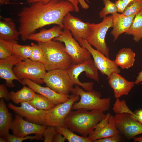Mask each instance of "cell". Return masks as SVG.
I'll use <instances>...</instances> for the list:
<instances>
[{
	"instance_id": "47",
	"label": "cell",
	"mask_w": 142,
	"mask_h": 142,
	"mask_svg": "<svg viewBox=\"0 0 142 142\" xmlns=\"http://www.w3.org/2000/svg\"><path fill=\"white\" fill-rule=\"evenodd\" d=\"M10 0H0V4H7L9 3Z\"/></svg>"
},
{
	"instance_id": "15",
	"label": "cell",
	"mask_w": 142,
	"mask_h": 142,
	"mask_svg": "<svg viewBox=\"0 0 142 142\" xmlns=\"http://www.w3.org/2000/svg\"><path fill=\"white\" fill-rule=\"evenodd\" d=\"M25 59L16 54L13 55L4 59H0V77L5 80L6 86L9 88L15 86L13 82L17 80L24 85L22 80L19 79L15 74L13 67L19 62Z\"/></svg>"
},
{
	"instance_id": "16",
	"label": "cell",
	"mask_w": 142,
	"mask_h": 142,
	"mask_svg": "<svg viewBox=\"0 0 142 142\" xmlns=\"http://www.w3.org/2000/svg\"><path fill=\"white\" fill-rule=\"evenodd\" d=\"M119 133L115 126L114 116L108 113L87 137L91 142H94L98 139L119 134Z\"/></svg>"
},
{
	"instance_id": "8",
	"label": "cell",
	"mask_w": 142,
	"mask_h": 142,
	"mask_svg": "<svg viewBox=\"0 0 142 142\" xmlns=\"http://www.w3.org/2000/svg\"><path fill=\"white\" fill-rule=\"evenodd\" d=\"M43 80L48 87L64 95H69L74 85L67 70L56 69L47 71Z\"/></svg>"
},
{
	"instance_id": "26",
	"label": "cell",
	"mask_w": 142,
	"mask_h": 142,
	"mask_svg": "<svg viewBox=\"0 0 142 142\" xmlns=\"http://www.w3.org/2000/svg\"><path fill=\"white\" fill-rule=\"evenodd\" d=\"M125 33L132 36L136 42L142 38V10L136 14L129 29Z\"/></svg>"
},
{
	"instance_id": "7",
	"label": "cell",
	"mask_w": 142,
	"mask_h": 142,
	"mask_svg": "<svg viewBox=\"0 0 142 142\" xmlns=\"http://www.w3.org/2000/svg\"><path fill=\"white\" fill-rule=\"evenodd\" d=\"M98 70L92 59L80 64H73L67 69L69 74L74 85L82 87L86 91L93 90V83L92 82L83 83L79 80V76L82 72H84L87 77L98 82L99 79Z\"/></svg>"
},
{
	"instance_id": "24",
	"label": "cell",
	"mask_w": 142,
	"mask_h": 142,
	"mask_svg": "<svg viewBox=\"0 0 142 142\" xmlns=\"http://www.w3.org/2000/svg\"><path fill=\"white\" fill-rule=\"evenodd\" d=\"M135 53L130 48H123L117 53L114 61L117 65L123 69L132 67L135 61Z\"/></svg>"
},
{
	"instance_id": "41",
	"label": "cell",
	"mask_w": 142,
	"mask_h": 142,
	"mask_svg": "<svg viewBox=\"0 0 142 142\" xmlns=\"http://www.w3.org/2000/svg\"><path fill=\"white\" fill-rule=\"evenodd\" d=\"M115 4L117 8L118 12L122 14L126 8L122 0H117L115 1Z\"/></svg>"
},
{
	"instance_id": "5",
	"label": "cell",
	"mask_w": 142,
	"mask_h": 142,
	"mask_svg": "<svg viewBox=\"0 0 142 142\" xmlns=\"http://www.w3.org/2000/svg\"><path fill=\"white\" fill-rule=\"evenodd\" d=\"M112 27V16H106L98 24L90 23L86 39L91 45L109 58V49L105 38L108 29Z\"/></svg>"
},
{
	"instance_id": "46",
	"label": "cell",
	"mask_w": 142,
	"mask_h": 142,
	"mask_svg": "<svg viewBox=\"0 0 142 142\" xmlns=\"http://www.w3.org/2000/svg\"><path fill=\"white\" fill-rule=\"evenodd\" d=\"M134 142H142V136L139 137H135L133 138Z\"/></svg>"
},
{
	"instance_id": "29",
	"label": "cell",
	"mask_w": 142,
	"mask_h": 142,
	"mask_svg": "<svg viewBox=\"0 0 142 142\" xmlns=\"http://www.w3.org/2000/svg\"><path fill=\"white\" fill-rule=\"evenodd\" d=\"M14 54L19 55L25 60L29 59L32 54L33 48L31 45H23L15 42L13 47Z\"/></svg>"
},
{
	"instance_id": "37",
	"label": "cell",
	"mask_w": 142,
	"mask_h": 142,
	"mask_svg": "<svg viewBox=\"0 0 142 142\" xmlns=\"http://www.w3.org/2000/svg\"><path fill=\"white\" fill-rule=\"evenodd\" d=\"M0 98L4 99L7 101L11 99L10 93L8 92L6 86L4 84L0 85Z\"/></svg>"
},
{
	"instance_id": "44",
	"label": "cell",
	"mask_w": 142,
	"mask_h": 142,
	"mask_svg": "<svg viewBox=\"0 0 142 142\" xmlns=\"http://www.w3.org/2000/svg\"><path fill=\"white\" fill-rule=\"evenodd\" d=\"M77 1L83 9H87L89 8V6L87 4L85 0H77Z\"/></svg>"
},
{
	"instance_id": "2",
	"label": "cell",
	"mask_w": 142,
	"mask_h": 142,
	"mask_svg": "<svg viewBox=\"0 0 142 142\" xmlns=\"http://www.w3.org/2000/svg\"><path fill=\"white\" fill-rule=\"evenodd\" d=\"M71 111L66 118L64 124L70 130L87 137L97 125L106 116L100 110H89L84 109Z\"/></svg>"
},
{
	"instance_id": "27",
	"label": "cell",
	"mask_w": 142,
	"mask_h": 142,
	"mask_svg": "<svg viewBox=\"0 0 142 142\" xmlns=\"http://www.w3.org/2000/svg\"><path fill=\"white\" fill-rule=\"evenodd\" d=\"M28 102L36 109L41 110H49L55 106L46 97L39 94H36L33 98Z\"/></svg>"
},
{
	"instance_id": "43",
	"label": "cell",
	"mask_w": 142,
	"mask_h": 142,
	"mask_svg": "<svg viewBox=\"0 0 142 142\" xmlns=\"http://www.w3.org/2000/svg\"><path fill=\"white\" fill-rule=\"evenodd\" d=\"M134 82L135 84L140 83V84L142 85V70L138 73Z\"/></svg>"
},
{
	"instance_id": "18",
	"label": "cell",
	"mask_w": 142,
	"mask_h": 142,
	"mask_svg": "<svg viewBox=\"0 0 142 142\" xmlns=\"http://www.w3.org/2000/svg\"><path fill=\"white\" fill-rule=\"evenodd\" d=\"M24 85H26L36 92L47 98L55 105L68 100L70 97L58 93L48 87H43L28 79L22 80Z\"/></svg>"
},
{
	"instance_id": "31",
	"label": "cell",
	"mask_w": 142,
	"mask_h": 142,
	"mask_svg": "<svg viewBox=\"0 0 142 142\" xmlns=\"http://www.w3.org/2000/svg\"><path fill=\"white\" fill-rule=\"evenodd\" d=\"M31 45L33 48L32 52L29 59L34 62H39L45 64V58L44 52L40 46L33 43Z\"/></svg>"
},
{
	"instance_id": "1",
	"label": "cell",
	"mask_w": 142,
	"mask_h": 142,
	"mask_svg": "<svg viewBox=\"0 0 142 142\" xmlns=\"http://www.w3.org/2000/svg\"><path fill=\"white\" fill-rule=\"evenodd\" d=\"M74 11L73 5L66 0H51L46 3L39 1L24 8L18 14L22 40L26 41L29 35L46 25L56 24L63 28L64 17Z\"/></svg>"
},
{
	"instance_id": "20",
	"label": "cell",
	"mask_w": 142,
	"mask_h": 142,
	"mask_svg": "<svg viewBox=\"0 0 142 142\" xmlns=\"http://www.w3.org/2000/svg\"><path fill=\"white\" fill-rule=\"evenodd\" d=\"M112 15L113 29L111 34L115 42L121 34L128 30L136 14L126 16L117 13Z\"/></svg>"
},
{
	"instance_id": "9",
	"label": "cell",
	"mask_w": 142,
	"mask_h": 142,
	"mask_svg": "<svg viewBox=\"0 0 142 142\" xmlns=\"http://www.w3.org/2000/svg\"><path fill=\"white\" fill-rule=\"evenodd\" d=\"M53 40L64 43L66 50L74 64H80L91 59L89 52L77 41L69 30L64 29L62 34Z\"/></svg>"
},
{
	"instance_id": "4",
	"label": "cell",
	"mask_w": 142,
	"mask_h": 142,
	"mask_svg": "<svg viewBox=\"0 0 142 142\" xmlns=\"http://www.w3.org/2000/svg\"><path fill=\"white\" fill-rule=\"evenodd\" d=\"M71 92L80 97L79 101L73 105L72 110L84 109L90 111L99 110L104 112L108 110L110 107V98H102L100 93L98 91L93 90L85 91L79 85H75Z\"/></svg>"
},
{
	"instance_id": "10",
	"label": "cell",
	"mask_w": 142,
	"mask_h": 142,
	"mask_svg": "<svg viewBox=\"0 0 142 142\" xmlns=\"http://www.w3.org/2000/svg\"><path fill=\"white\" fill-rule=\"evenodd\" d=\"M79 96L72 94L67 101L55 105L48 110L46 114L44 125L57 127L65 126V120L71 111L73 105L79 99Z\"/></svg>"
},
{
	"instance_id": "13",
	"label": "cell",
	"mask_w": 142,
	"mask_h": 142,
	"mask_svg": "<svg viewBox=\"0 0 142 142\" xmlns=\"http://www.w3.org/2000/svg\"><path fill=\"white\" fill-rule=\"evenodd\" d=\"M47 126L25 120L18 114L15 115L10 129L14 135L23 137L32 134L43 135Z\"/></svg>"
},
{
	"instance_id": "42",
	"label": "cell",
	"mask_w": 142,
	"mask_h": 142,
	"mask_svg": "<svg viewBox=\"0 0 142 142\" xmlns=\"http://www.w3.org/2000/svg\"><path fill=\"white\" fill-rule=\"evenodd\" d=\"M65 138L60 133H57L54 136L52 142H63L65 141Z\"/></svg>"
},
{
	"instance_id": "6",
	"label": "cell",
	"mask_w": 142,
	"mask_h": 142,
	"mask_svg": "<svg viewBox=\"0 0 142 142\" xmlns=\"http://www.w3.org/2000/svg\"><path fill=\"white\" fill-rule=\"evenodd\" d=\"M13 70L20 80L28 79L39 84L44 83L43 79L47 72L44 64L42 63L27 59L16 64Z\"/></svg>"
},
{
	"instance_id": "45",
	"label": "cell",
	"mask_w": 142,
	"mask_h": 142,
	"mask_svg": "<svg viewBox=\"0 0 142 142\" xmlns=\"http://www.w3.org/2000/svg\"><path fill=\"white\" fill-rule=\"evenodd\" d=\"M126 7L135 0H122Z\"/></svg>"
},
{
	"instance_id": "21",
	"label": "cell",
	"mask_w": 142,
	"mask_h": 142,
	"mask_svg": "<svg viewBox=\"0 0 142 142\" xmlns=\"http://www.w3.org/2000/svg\"><path fill=\"white\" fill-rule=\"evenodd\" d=\"M0 39L17 41L20 35L14 22L10 18L0 16Z\"/></svg>"
},
{
	"instance_id": "30",
	"label": "cell",
	"mask_w": 142,
	"mask_h": 142,
	"mask_svg": "<svg viewBox=\"0 0 142 142\" xmlns=\"http://www.w3.org/2000/svg\"><path fill=\"white\" fill-rule=\"evenodd\" d=\"M17 41L0 39V59H4L14 54L13 47Z\"/></svg>"
},
{
	"instance_id": "35",
	"label": "cell",
	"mask_w": 142,
	"mask_h": 142,
	"mask_svg": "<svg viewBox=\"0 0 142 142\" xmlns=\"http://www.w3.org/2000/svg\"><path fill=\"white\" fill-rule=\"evenodd\" d=\"M43 136L42 134H36L33 136H27L25 137H19L9 133L6 136V138L8 142H22L27 139L42 140L44 139V138H43Z\"/></svg>"
},
{
	"instance_id": "28",
	"label": "cell",
	"mask_w": 142,
	"mask_h": 142,
	"mask_svg": "<svg viewBox=\"0 0 142 142\" xmlns=\"http://www.w3.org/2000/svg\"><path fill=\"white\" fill-rule=\"evenodd\" d=\"M58 133L61 134L69 142H91L87 137L77 135L65 126L55 127Z\"/></svg>"
},
{
	"instance_id": "33",
	"label": "cell",
	"mask_w": 142,
	"mask_h": 142,
	"mask_svg": "<svg viewBox=\"0 0 142 142\" xmlns=\"http://www.w3.org/2000/svg\"><path fill=\"white\" fill-rule=\"evenodd\" d=\"M113 112L116 114L128 113L132 114L134 113L129 108L125 100H120L116 99L112 108Z\"/></svg>"
},
{
	"instance_id": "22",
	"label": "cell",
	"mask_w": 142,
	"mask_h": 142,
	"mask_svg": "<svg viewBox=\"0 0 142 142\" xmlns=\"http://www.w3.org/2000/svg\"><path fill=\"white\" fill-rule=\"evenodd\" d=\"M12 114L9 111L3 98L0 100V136L5 138L9 134V131L13 122Z\"/></svg>"
},
{
	"instance_id": "32",
	"label": "cell",
	"mask_w": 142,
	"mask_h": 142,
	"mask_svg": "<svg viewBox=\"0 0 142 142\" xmlns=\"http://www.w3.org/2000/svg\"><path fill=\"white\" fill-rule=\"evenodd\" d=\"M142 10V0H135L128 5L123 13L126 16L136 14Z\"/></svg>"
},
{
	"instance_id": "19",
	"label": "cell",
	"mask_w": 142,
	"mask_h": 142,
	"mask_svg": "<svg viewBox=\"0 0 142 142\" xmlns=\"http://www.w3.org/2000/svg\"><path fill=\"white\" fill-rule=\"evenodd\" d=\"M107 78L116 99L128 95L135 85L134 82L128 81L116 72L113 73Z\"/></svg>"
},
{
	"instance_id": "36",
	"label": "cell",
	"mask_w": 142,
	"mask_h": 142,
	"mask_svg": "<svg viewBox=\"0 0 142 142\" xmlns=\"http://www.w3.org/2000/svg\"><path fill=\"white\" fill-rule=\"evenodd\" d=\"M57 133L55 127L48 126L43 134L44 139V142H52L54 135Z\"/></svg>"
},
{
	"instance_id": "23",
	"label": "cell",
	"mask_w": 142,
	"mask_h": 142,
	"mask_svg": "<svg viewBox=\"0 0 142 142\" xmlns=\"http://www.w3.org/2000/svg\"><path fill=\"white\" fill-rule=\"evenodd\" d=\"M63 28L58 25L54 26L50 29H43L37 33H34L28 37V39L38 42H45L60 36L62 33Z\"/></svg>"
},
{
	"instance_id": "14",
	"label": "cell",
	"mask_w": 142,
	"mask_h": 142,
	"mask_svg": "<svg viewBox=\"0 0 142 142\" xmlns=\"http://www.w3.org/2000/svg\"><path fill=\"white\" fill-rule=\"evenodd\" d=\"M17 106L10 103L8 107L17 114L24 117L27 121L37 124L44 125L45 117L48 110H38L28 102L21 103Z\"/></svg>"
},
{
	"instance_id": "11",
	"label": "cell",
	"mask_w": 142,
	"mask_h": 142,
	"mask_svg": "<svg viewBox=\"0 0 142 142\" xmlns=\"http://www.w3.org/2000/svg\"><path fill=\"white\" fill-rule=\"evenodd\" d=\"M77 41L82 47L86 48L90 53L95 65L98 70L103 75L109 77L113 72L120 73L121 70L114 60L110 59L99 51L94 49L84 38H80Z\"/></svg>"
},
{
	"instance_id": "38",
	"label": "cell",
	"mask_w": 142,
	"mask_h": 142,
	"mask_svg": "<svg viewBox=\"0 0 142 142\" xmlns=\"http://www.w3.org/2000/svg\"><path fill=\"white\" fill-rule=\"evenodd\" d=\"M121 137L119 134L105 138L94 141V142H118L121 141Z\"/></svg>"
},
{
	"instance_id": "25",
	"label": "cell",
	"mask_w": 142,
	"mask_h": 142,
	"mask_svg": "<svg viewBox=\"0 0 142 142\" xmlns=\"http://www.w3.org/2000/svg\"><path fill=\"white\" fill-rule=\"evenodd\" d=\"M35 92L29 87L24 85L20 90L10 93L11 99L14 103L18 104L31 100L36 94Z\"/></svg>"
},
{
	"instance_id": "39",
	"label": "cell",
	"mask_w": 142,
	"mask_h": 142,
	"mask_svg": "<svg viewBox=\"0 0 142 142\" xmlns=\"http://www.w3.org/2000/svg\"><path fill=\"white\" fill-rule=\"evenodd\" d=\"M51 0H27L28 3H32L39 1H42L44 2H47ZM71 2L74 6L75 8V12H78L79 9L78 6V2L77 0H66Z\"/></svg>"
},
{
	"instance_id": "40",
	"label": "cell",
	"mask_w": 142,
	"mask_h": 142,
	"mask_svg": "<svg viewBox=\"0 0 142 142\" xmlns=\"http://www.w3.org/2000/svg\"><path fill=\"white\" fill-rule=\"evenodd\" d=\"M132 114H130L131 117L134 120L142 124V109L136 110Z\"/></svg>"
},
{
	"instance_id": "34",
	"label": "cell",
	"mask_w": 142,
	"mask_h": 142,
	"mask_svg": "<svg viewBox=\"0 0 142 142\" xmlns=\"http://www.w3.org/2000/svg\"><path fill=\"white\" fill-rule=\"evenodd\" d=\"M104 7L99 13L100 17L103 18L109 14H114L118 12L115 3L110 0H103Z\"/></svg>"
},
{
	"instance_id": "48",
	"label": "cell",
	"mask_w": 142,
	"mask_h": 142,
	"mask_svg": "<svg viewBox=\"0 0 142 142\" xmlns=\"http://www.w3.org/2000/svg\"><path fill=\"white\" fill-rule=\"evenodd\" d=\"M7 141L6 139L5 138L0 137V142H6Z\"/></svg>"
},
{
	"instance_id": "12",
	"label": "cell",
	"mask_w": 142,
	"mask_h": 142,
	"mask_svg": "<svg viewBox=\"0 0 142 142\" xmlns=\"http://www.w3.org/2000/svg\"><path fill=\"white\" fill-rule=\"evenodd\" d=\"M114 117L116 128L128 139L142 134V124L133 119L130 114H116Z\"/></svg>"
},
{
	"instance_id": "3",
	"label": "cell",
	"mask_w": 142,
	"mask_h": 142,
	"mask_svg": "<svg viewBox=\"0 0 142 142\" xmlns=\"http://www.w3.org/2000/svg\"><path fill=\"white\" fill-rule=\"evenodd\" d=\"M62 42L54 40L38 42L45 55L44 65L46 71L56 69L67 70L74 64Z\"/></svg>"
},
{
	"instance_id": "17",
	"label": "cell",
	"mask_w": 142,
	"mask_h": 142,
	"mask_svg": "<svg viewBox=\"0 0 142 142\" xmlns=\"http://www.w3.org/2000/svg\"><path fill=\"white\" fill-rule=\"evenodd\" d=\"M63 28L69 30L76 40L80 38L86 39L90 23L84 22L78 17L67 13L62 20Z\"/></svg>"
}]
</instances>
